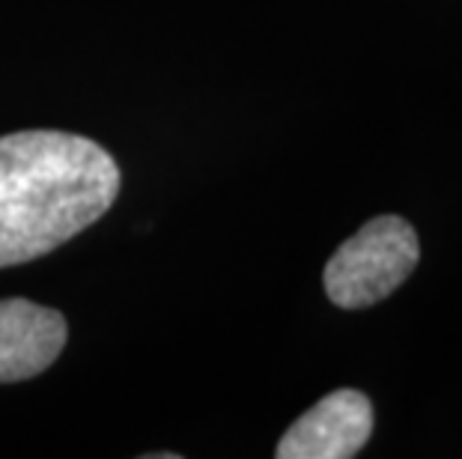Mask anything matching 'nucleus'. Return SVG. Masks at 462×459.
Returning <instances> with one entry per match:
<instances>
[{
    "label": "nucleus",
    "mask_w": 462,
    "mask_h": 459,
    "mask_svg": "<svg viewBox=\"0 0 462 459\" xmlns=\"http://www.w3.org/2000/svg\"><path fill=\"white\" fill-rule=\"evenodd\" d=\"M114 155L84 134L31 129L0 138V269L57 251L120 194Z\"/></svg>",
    "instance_id": "nucleus-1"
},
{
    "label": "nucleus",
    "mask_w": 462,
    "mask_h": 459,
    "mask_svg": "<svg viewBox=\"0 0 462 459\" xmlns=\"http://www.w3.org/2000/svg\"><path fill=\"white\" fill-rule=\"evenodd\" d=\"M420 260L415 227L400 215H379L331 253L322 287L331 305L361 310L400 289Z\"/></svg>",
    "instance_id": "nucleus-2"
},
{
    "label": "nucleus",
    "mask_w": 462,
    "mask_h": 459,
    "mask_svg": "<svg viewBox=\"0 0 462 459\" xmlns=\"http://www.w3.org/2000/svg\"><path fill=\"white\" fill-rule=\"evenodd\" d=\"M373 403L356 388H337L308 409L287 433L281 436L274 456L278 459H349L358 456L370 442Z\"/></svg>",
    "instance_id": "nucleus-3"
},
{
    "label": "nucleus",
    "mask_w": 462,
    "mask_h": 459,
    "mask_svg": "<svg viewBox=\"0 0 462 459\" xmlns=\"http://www.w3.org/2000/svg\"><path fill=\"white\" fill-rule=\"evenodd\" d=\"M66 340L69 326L60 310L27 298H0V385L45 373Z\"/></svg>",
    "instance_id": "nucleus-4"
}]
</instances>
